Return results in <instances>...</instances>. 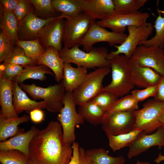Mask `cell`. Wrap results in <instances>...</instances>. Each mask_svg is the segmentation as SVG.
<instances>
[{
  "label": "cell",
  "mask_w": 164,
  "mask_h": 164,
  "mask_svg": "<svg viewBox=\"0 0 164 164\" xmlns=\"http://www.w3.org/2000/svg\"><path fill=\"white\" fill-rule=\"evenodd\" d=\"M29 151V164H68L73 153L71 145L64 139L61 124L53 121L39 130L31 141Z\"/></svg>",
  "instance_id": "cell-1"
},
{
  "label": "cell",
  "mask_w": 164,
  "mask_h": 164,
  "mask_svg": "<svg viewBox=\"0 0 164 164\" xmlns=\"http://www.w3.org/2000/svg\"><path fill=\"white\" fill-rule=\"evenodd\" d=\"M76 46L68 48L63 47L59 52L60 57L64 62L73 63L87 69L95 67L111 68L109 53L104 47H93L88 52H85Z\"/></svg>",
  "instance_id": "cell-2"
},
{
  "label": "cell",
  "mask_w": 164,
  "mask_h": 164,
  "mask_svg": "<svg viewBox=\"0 0 164 164\" xmlns=\"http://www.w3.org/2000/svg\"><path fill=\"white\" fill-rule=\"evenodd\" d=\"M131 59L120 54L109 60L112 80L103 90L111 92L118 97L129 93L135 86L130 73Z\"/></svg>",
  "instance_id": "cell-3"
},
{
  "label": "cell",
  "mask_w": 164,
  "mask_h": 164,
  "mask_svg": "<svg viewBox=\"0 0 164 164\" xmlns=\"http://www.w3.org/2000/svg\"><path fill=\"white\" fill-rule=\"evenodd\" d=\"M22 89L34 100L42 99L46 102V109L53 113L59 112L64 105L66 90L62 82L46 88L35 84H20Z\"/></svg>",
  "instance_id": "cell-4"
},
{
  "label": "cell",
  "mask_w": 164,
  "mask_h": 164,
  "mask_svg": "<svg viewBox=\"0 0 164 164\" xmlns=\"http://www.w3.org/2000/svg\"><path fill=\"white\" fill-rule=\"evenodd\" d=\"M164 111V102L154 98L149 100L142 109L134 111L135 120L133 130H141L147 134L152 133L162 126L159 119Z\"/></svg>",
  "instance_id": "cell-5"
},
{
  "label": "cell",
  "mask_w": 164,
  "mask_h": 164,
  "mask_svg": "<svg viewBox=\"0 0 164 164\" xmlns=\"http://www.w3.org/2000/svg\"><path fill=\"white\" fill-rule=\"evenodd\" d=\"M111 72L110 68L99 67L87 73L80 85L71 93L75 104H83L103 91V81Z\"/></svg>",
  "instance_id": "cell-6"
},
{
  "label": "cell",
  "mask_w": 164,
  "mask_h": 164,
  "mask_svg": "<svg viewBox=\"0 0 164 164\" xmlns=\"http://www.w3.org/2000/svg\"><path fill=\"white\" fill-rule=\"evenodd\" d=\"M71 93L66 91L63 107L56 118L61 125L64 140L70 145L76 139V126L84 122V120L76 110V105L72 98Z\"/></svg>",
  "instance_id": "cell-7"
},
{
  "label": "cell",
  "mask_w": 164,
  "mask_h": 164,
  "mask_svg": "<svg viewBox=\"0 0 164 164\" xmlns=\"http://www.w3.org/2000/svg\"><path fill=\"white\" fill-rule=\"evenodd\" d=\"M127 28L128 34L127 38L122 44L114 46L117 49L116 51H111L109 53L108 60L117 55L123 54L131 58L139 44L148 39L154 29L152 24L148 22L140 26H131Z\"/></svg>",
  "instance_id": "cell-8"
},
{
  "label": "cell",
  "mask_w": 164,
  "mask_h": 164,
  "mask_svg": "<svg viewBox=\"0 0 164 164\" xmlns=\"http://www.w3.org/2000/svg\"><path fill=\"white\" fill-rule=\"evenodd\" d=\"M96 21L83 12L70 19H65L64 21V47L70 48L80 46L81 41Z\"/></svg>",
  "instance_id": "cell-9"
},
{
  "label": "cell",
  "mask_w": 164,
  "mask_h": 164,
  "mask_svg": "<svg viewBox=\"0 0 164 164\" xmlns=\"http://www.w3.org/2000/svg\"><path fill=\"white\" fill-rule=\"evenodd\" d=\"M135 111H106L101 124L105 134L117 135L132 130L135 120Z\"/></svg>",
  "instance_id": "cell-10"
},
{
  "label": "cell",
  "mask_w": 164,
  "mask_h": 164,
  "mask_svg": "<svg viewBox=\"0 0 164 164\" xmlns=\"http://www.w3.org/2000/svg\"><path fill=\"white\" fill-rule=\"evenodd\" d=\"M128 35L124 33H118L108 31L105 28L99 26L96 21L91 26L79 44L83 50L89 52L95 43L100 42L108 43L111 46L122 44Z\"/></svg>",
  "instance_id": "cell-11"
},
{
  "label": "cell",
  "mask_w": 164,
  "mask_h": 164,
  "mask_svg": "<svg viewBox=\"0 0 164 164\" xmlns=\"http://www.w3.org/2000/svg\"><path fill=\"white\" fill-rule=\"evenodd\" d=\"M149 17L148 13L139 11L128 14L114 13L110 16L96 22L100 26L109 28L113 32L124 33L128 26H139L144 24Z\"/></svg>",
  "instance_id": "cell-12"
},
{
  "label": "cell",
  "mask_w": 164,
  "mask_h": 164,
  "mask_svg": "<svg viewBox=\"0 0 164 164\" xmlns=\"http://www.w3.org/2000/svg\"><path fill=\"white\" fill-rule=\"evenodd\" d=\"M70 18L61 14L45 25L37 37L44 48L46 49L53 47L59 51L62 49L64 33V19Z\"/></svg>",
  "instance_id": "cell-13"
},
{
  "label": "cell",
  "mask_w": 164,
  "mask_h": 164,
  "mask_svg": "<svg viewBox=\"0 0 164 164\" xmlns=\"http://www.w3.org/2000/svg\"><path fill=\"white\" fill-rule=\"evenodd\" d=\"M142 67L151 68L164 75V50L155 46H138L132 57Z\"/></svg>",
  "instance_id": "cell-14"
},
{
  "label": "cell",
  "mask_w": 164,
  "mask_h": 164,
  "mask_svg": "<svg viewBox=\"0 0 164 164\" xmlns=\"http://www.w3.org/2000/svg\"><path fill=\"white\" fill-rule=\"evenodd\" d=\"M57 17L42 19L38 17L32 10L24 19L18 22L19 39L29 40L36 39L45 25Z\"/></svg>",
  "instance_id": "cell-15"
},
{
  "label": "cell",
  "mask_w": 164,
  "mask_h": 164,
  "mask_svg": "<svg viewBox=\"0 0 164 164\" xmlns=\"http://www.w3.org/2000/svg\"><path fill=\"white\" fill-rule=\"evenodd\" d=\"M156 130L151 134L144 133L135 140L129 147L128 158L137 156L152 146H164V128L160 126Z\"/></svg>",
  "instance_id": "cell-16"
},
{
  "label": "cell",
  "mask_w": 164,
  "mask_h": 164,
  "mask_svg": "<svg viewBox=\"0 0 164 164\" xmlns=\"http://www.w3.org/2000/svg\"><path fill=\"white\" fill-rule=\"evenodd\" d=\"M130 73L135 86L145 88L158 84L162 76L153 69L140 65L131 58Z\"/></svg>",
  "instance_id": "cell-17"
},
{
  "label": "cell",
  "mask_w": 164,
  "mask_h": 164,
  "mask_svg": "<svg viewBox=\"0 0 164 164\" xmlns=\"http://www.w3.org/2000/svg\"><path fill=\"white\" fill-rule=\"evenodd\" d=\"M35 126L26 132L20 128L18 133L7 140L0 142V150H16L22 152L27 157L30 143L39 131Z\"/></svg>",
  "instance_id": "cell-18"
},
{
  "label": "cell",
  "mask_w": 164,
  "mask_h": 164,
  "mask_svg": "<svg viewBox=\"0 0 164 164\" xmlns=\"http://www.w3.org/2000/svg\"><path fill=\"white\" fill-rule=\"evenodd\" d=\"M83 12L92 19L101 20L114 13L113 0H82Z\"/></svg>",
  "instance_id": "cell-19"
},
{
  "label": "cell",
  "mask_w": 164,
  "mask_h": 164,
  "mask_svg": "<svg viewBox=\"0 0 164 164\" xmlns=\"http://www.w3.org/2000/svg\"><path fill=\"white\" fill-rule=\"evenodd\" d=\"M12 81L13 104L15 110L18 115L24 111L29 114L34 109L46 108L45 101H43L37 102L32 100L28 97L17 82Z\"/></svg>",
  "instance_id": "cell-20"
},
{
  "label": "cell",
  "mask_w": 164,
  "mask_h": 164,
  "mask_svg": "<svg viewBox=\"0 0 164 164\" xmlns=\"http://www.w3.org/2000/svg\"><path fill=\"white\" fill-rule=\"evenodd\" d=\"M12 81L0 76V115L6 119L18 117L13 104Z\"/></svg>",
  "instance_id": "cell-21"
},
{
  "label": "cell",
  "mask_w": 164,
  "mask_h": 164,
  "mask_svg": "<svg viewBox=\"0 0 164 164\" xmlns=\"http://www.w3.org/2000/svg\"><path fill=\"white\" fill-rule=\"evenodd\" d=\"M77 66L74 67L71 63H64L62 82L66 91L72 93L80 85L88 73L87 69Z\"/></svg>",
  "instance_id": "cell-22"
},
{
  "label": "cell",
  "mask_w": 164,
  "mask_h": 164,
  "mask_svg": "<svg viewBox=\"0 0 164 164\" xmlns=\"http://www.w3.org/2000/svg\"><path fill=\"white\" fill-rule=\"evenodd\" d=\"M64 63L60 56L59 51L55 48L50 47L40 56L37 64L49 68L54 73L56 80L60 82L63 79Z\"/></svg>",
  "instance_id": "cell-23"
},
{
  "label": "cell",
  "mask_w": 164,
  "mask_h": 164,
  "mask_svg": "<svg viewBox=\"0 0 164 164\" xmlns=\"http://www.w3.org/2000/svg\"><path fill=\"white\" fill-rule=\"evenodd\" d=\"M109 151L103 148H95L85 151V158L89 164H124L125 162L122 156L112 157Z\"/></svg>",
  "instance_id": "cell-24"
},
{
  "label": "cell",
  "mask_w": 164,
  "mask_h": 164,
  "mask_svg": "<svg viewBox=\"0 0 164 164\" xmlns=\"http://www.w3.org/2000/svg\"><path fill=\"white\" fill-rule=\"evenodd\" d=\"M77 112L83 119L91 124H101L105 111L91 101L78 106Z\"/></svg>",
  "instance_id": "cell-25"
},
{
  "label": "cell",
  "mask_w": 164,
  "mask_h": 164,
  "mask_svg": "<svg viewBox=\"0 0 164 164\" xmlns=\"http://www.w3.org/2000/svg\"><path fill=\"white\" fill-rule=\"evenodd\" d=\"M23 67L22 72L19 75L15 77L12 81H16L20 84L29 79L44 81L46 79V74L54 76L51 70L44 65H26Z\"/></svg>",
  "instance_id": "cell-26"
},
{
  "label": "cell",
  "mask_w": 164,
  "mask_h": 164,
  "mask_svg": "<svg viewBox=\"0 0 164 164\" xmlns=\"http://www.w3.org/2000/svg\"><path fill=\"white\" fill-rule=\"evenodd\" d=\"M1 6V29L13 43L15 42L19 39L18 35V21L12 12L5 9Z\"/></svg>",
  "instance_id": "cell-27"
},
{
  "label": "cell",
  "mask_w": 164,
  "mask_h": 164,
  "mask_svg": "<svg viewBox=\"0 0 164 164\" xmlns=\"http://www.w3.org/2000/svg\"><path fill=\"white\" fill-rule=\"evenodd\" d=\"M29 118L26 114L21 117L6 119L0 115V141L6 140L8 138L16 135L20 129L18 125L29 121Z\"/></svg>",
  "instance_id": "cell-28"
},
{
  "label": "cell",
  "mask_w": 164,
  "mask_h": 164,
  "mask_svg": "<svg viewBox=\"0 0 164 164\" xmlns=\"http://www.w3.org/2000/svg\"><path fill=\"white\" fill-rule=\"evenodd\" d=\"M144 133H145L142 130H135L117 135H106L111 148L113 151L115 152L125 147H130L137 138Z\"/></svg>",
  "instance_id": "cell-29"
},
{
  "label": "cell",
  "mask_w": 164,
  "mask_h": 164,
  "mask_svg": "<svg viewBox=\"0 0 164 164\" xmlns=\"http://www.w3.org/2000/svg\"><path fill=\"white\" fill-rule=\"evenodd\" d=\"M82 0H52L51 4L56 11L70 17L78 15L83 13Z\"/></svg>",
  "instance_id": "cell-30"
},
{
  "label": "cell",
  "mask_w": 164,
  "mask_h": 164,
  "mask_svg": "<svg viewBox=\"0 0 164 164\" xmlns=\"http://www.w3.org/2000/svg\"><path fill=\"white\" fill-rule=\"evenodd\" d=\"M158 15L155 22V36L149 39L141 42L139 46H155L163 49L164 46V11L158 10Z\"/></svg>",
  "instance_id": "cell-31"
},
{
  "label": "cell",
  "mask_w": 164,
  "mask_h": 164,
  "mask_svg": "<svg viewBox=\"0 0 164 164\" xmlns=\"http://www.w3.org/2000/svg\"><path fill=\"white\" fill-rule=\"evenodd\" d=\"M15 43L18 46L24 50L28 57L36 63L40 56L46 50V49L41 45L37 38L29 40L18 39Z\"/></svg>",
  "instance_id": "cell-32"
},
{
  "label": "cell",
  "mask_w": 164,
  "mask_h": 164,
  "mask_svg": "<svg viewBox=\"0 0 164 164\" xmlns=\"http://www.w3.org/2000/svg\"><path fill=\"white\" fill-rule=\"evenodd\" d=\"M114 13L130 14L138 11L148 1L147 0H113Z\"/></svg>",
  "instance_id": "cell-33"
},
{
  "label": "cell",
  "mask_w": 164,
  "mask_h": 164,
  "mask_svg": "<svg viewBox=\"0 0 164 164\" xmlns=\"http://www.w3.org/2000/svg\"><path fill=\"white\" fill-rule=\"evenodd\" d=\"M1 164H29L27 156L16 150H0Z\"/></svg>",
  "instance_id": "cell-34"
},
{
  "label": "cell",
  "mask_w": 164,
  "mask_h": 164,
  "mask_svg": "<svg viewBox=\"0 0 164 164\" xmlns=\"http://www.w3.org/2000/svg\"><path fill=\"white\" fill-rule=\"evenodd\" d=\"M139 102L131 94L121 97L117 101L108 109L110 112L138 109Z\"/></svg>",
  "instance_id": "cell-35"
},
{
  "label": "cell",
  "mask_w": 164,
  "mask_h": 164,
  "mask_svg": "<svg viewBox=\"0 0 164 164\" xmlns=\"http://www.w3.org/2000/svg\"><path fill=\"white\" fill-rule=\"evenodd\" d=\"M118 99L119 97L111 92L103 90L97 94L90 101L106 111Z\"/></svg>",
  "instance_id": "cell-36"
},
{
  "label": "cell",
  "mask_w": 164,
  "mask_h": 164,
  "mask_svg": "<svg viewBox=\"0 0 164 164\" xmlns=\"http://www.w3.org/2000/svg\"><path fill=\"white\" fill-rule=\"evenodd\" d=\"M4 62L16 64L23 67L26 65L34 66L37 64L36 62L28 57L24 50L18 46L15 48L11 57Z\"/></svg>",
  "instance_id": "cell-37"
},
{
  "label": "cell",
  "mask_w": 164,
  "mask_h": 164,
  "mask_svg": "<svg viewBox=\"0 0 164 164\" xmlns=\"http://www.w3.org/2000/svg\"><path fill=\"white\" fill-rule=\"evenodd\" d=\"M29 1L34 6L38 15L46 18L53 17L52 15L56 11L53 7L51 0H29Z\"/></svg>",
  "instance_id": "cell-38"
},
{
  "label": "cell",
  "mask_w": 164,
  "mask_h": 164,
  "mask_svg": "<svg viewBox=\"0 0 164 164\" xmlns=\"http://www.w3.org/2000/svg\"><path fill=\"white\" fill-rule=\"evenodd\" d=\"M13 42L4 32L0 33V62L9 58L14 50Z\"/></svg>",
  "instance_id": "cell-39"
},
{
  "label": "cell",
  "mask_w": 164,
  "mask_h": 164,
  "mask_svg": "<svg viewBox=\"0 0 164 164\" xmlns=\"http://www.w3.org/2000/svg\"><path fill=\"white\" fill-rule=\"evenodd\" d=\"M23 70V67L16 64L3 62L0 64V76L6 80L12 81L15 77L19 75Z\"/></svg>",
  "instance_id": "cell-40"
},
{
  "label": "cell",
  "mask_w": 164,
  "mask_h": 164,
  "mask_svg": "<svg viewBox=\"0 0 164 164\" xmlns=\"http://www.w3.org/2000/svg\"><path fill=\"white\" fill-rule=\"evenodd\" d=\"M159 84L143 90H135L132 91L131 94L139 102L142 101L149 97H154L157 93Z\"/></svg>",
  "instance_id": "cell-41"
},
{
  "label": "cell",
  "mask_w": 164,
  "mask_h": 164,
  "mask_svg": "<svg viewBox=\"0 0 164 164\" xmlns=\"http://www.w3.org/2000/svg\"><path fill=\"white\" fill-rule=\"evenodd\" d=\"M73 155L68 164H89L85 157V150L80 147L79 144L74 142L72 144Z\"/></svg>",
  "instance_id": "cell-42"
},
{
  "label": "cell",
  "mask_w": 164,
  "mask_h": 164,
  "mask_svg": "<svg viewBox=\"0 0 164 164\" xmlns=\"http://www.w3.org/2000/svg\"><path fill=\"white\" fill-rule=\"evenodd\" d=\"M31 4L29 0H20L17 6L13 12L18 22L24 19L32 10Z\"/></svg>",
  "instance_id": "cell-43"
},
{
  "label": "cell",
  "mask_w": 164,
  "mask_h": 164,
  "mask_svg": "<svg viewBox=\"0 0 164 164\" xmlns=\"http://www.w3.org/2000/svg\"><path fill=\"white\" fill-rule=\"evenodd\" d=\"M31 121L35 123H39L44 119V114L42 109H36L32 111L29 114Z\"/></svg>",
  "instance_id": "cell-44"
},
{
  "label": "cell",
  "mask_w": 164,
  "mask_h": 164,
  "mask_svg": "<svg viewBox=\"0 0 164 164\" xmlns=\"http://www.w3.org/2000/svg\"><path fill=\"white\" fill-rule=\"evenodd\" d=\"M0 2L4 9L13 12L17 6L20 0H0Z\"/></svg>",
  "instance_id": "cell-45"
},
{
  "label": "cell",
  "mask_w": 164,
  "mask_h": 164,
  "mask_svg": "<svg viewBox=\"0 0 164 164\" xmlns=\"http://www.w3.org/2000/svg\"><path fill=\"white\" fill-rule=\"evenodd\" d=\"M154 98L159 101L164 102V75L162 76L159 84L157 93Z\"/></svg>",
  "instance_id": "cell-46"
},
{
  "label": "cell",
  "mask_w": 164,
  "mask_h": 164,
  "mask_svg": "<svg viewBox=\"0 0 164 164\" xmlns=\"http://www.w3.org/2000/svg\"><path fill=\"white\" fill-rule=\"evenodd\" d=\"M164 160V155H162L159 153L157 158L155 160V162L157 163H159L160 162Z\"/></svg>",
  "instance_id": "cell-47"
},
{
  "label": "cell",
  "mask_w": 164,
  "mask_h": 164,
  "mask_svg": "<svg viewBox=\"0 0 164 164\" xmlns=\"http://www.w3.org/2000/svg\"><path fill=\"white\" fill-rule=\"evenodd\" d=\"M159 121L162 125V126L164 128V111L161 114Z\"/></svg>",
  "instance_id": "cell-48"
},
{
  "label": "cell",
  "mask_w": 164,
  "mask_h": 164,
  "mask_svg": "<svg viewBox=\"0 0 164 164\" xmlns=\"http://www.w3.org/2000/svg\"><path fill=\"white\" fill-rule=\"evenodd\" d=\"M134 164H150L149 162H140L139 161H137V162ZM157 164H159V163H158Z\"/></svg>",
  "instance_id": "cell-49"
}]
</instances>
